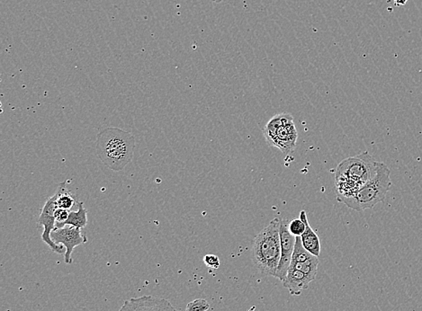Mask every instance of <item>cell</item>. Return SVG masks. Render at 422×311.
<instances>
[{"label":"cell","instance_id":"1","mask_svg":"<svg viewBox=\"0 0 422 311\" xmlns=\"http://www.w3.org/2000/svg\"><path fill=\"white\" fill-rule=\"evenodd\" d=\"M379 164L368 151L341 161L335 171L338 201L345 205L351 201L356 192L376 175Z\"/></svg>","mask_w":422,"mask_h":311},{"label":"cell","instance_id":"2","mask_svg":"<svg viewBox=\"0 0 422 311\" xmlns=\"http://www.w3.org/2000/svg\"><path fill=\"white\" fill-rule=\"evenodd\" d=\"M135 148V136L129 131L110 127L98 134V157L112 170H123L133 160Z\"/></svg>","mask_w":422,"mask_h":311},{"label":"cell","instance_id":"3","mask_svg":"<svg viewBox=\"0 0 422 311\" xmlns=\"http://www.w3.org/2000/svg\"><path fill=\"white\" fill-rule=\"evenodd\" d=\"M280 219L274 218L253 241L252 262L264 275L276 277L281 258Z\"/></svg>","mask_w":422,"mask_h":311},{"label":"cell","instance_id":"4","mask_svg":"<svg viewBox=\"0 0 422 311\" xmlns=\"http://www.w3.org/2000/svg\"><path fill=\"white\" fill-rule=\"evenodd\" d=\"M391 186L390 169L383 162H379L376 175L366 183L346 205L356 212L372 209L377 203L384 202Z\"/></svg>","mask_w":422,"mask_h":311},{"label":"cell","instance_id":"5","mask_svg":"<svg viewBox=\"0 0 422 311\" xmlns=\"http://www.w3.org/2000/svg\"><path fill=\"white\" fill-rule=\"evenodd\" d=\"M267 143L288 155L297 146V131L289 113L274 116L263 130Z\"/></svg>","mask_w":422,"mask_h":311},{"label":"cell","instance_id":"6","mask_svg":"<svg viewBox=\"0 0 422 311\" xmlns=\"http://www.w3.org/2000/svg\"><path fill=\"white\" fill-rule=\"evenodd\" d=\"M59 196L58 192L53 196L49 197L41 210L38 223L43 226L42 240L57 254H65L66 250L63 245H58L51 240V234L56 229V220H55V210L58 209L57 199Z\"/></svg>","mask_w":422,"mask_h":311},{"label":"cell","instance_id":"7","mask_svg":"<svg viewBox=\"0 0 422 311\" xmlns=\"http://www.w3.org/2000/svg\"><path fill=\"white\" fill-rule=\"evenodd\" d=\"M51 240L58 245H63L66 250L64 254V261L67 265L72 262V253L74 248L83 245L88 241V238L82 234L81 230L72 226L56 228L51 234Z\"/></svg>","mask_w":422,"mask_h":311},{"label":"cell","instance_id":"8","mask_svg":"<svg viewBox=\"0 0 422 311\" xmlns=\"http://www.w3.org/2000/svg\"><path fill=\"white\" fill-rule=\"evenodd\" d=\"M290 221L286 219H280V245H281V258L279 268H277L276 277L281 282H284L287 277L288 269L293 257L294 245H296L297 237L290 233L288 230Z\"/></svg>","mask_w":422,"mask_h":311},{"label":"cell","instance_id":"9","mask_svg":"<svg viewBox=\"0 0 422 311\" xmlns=\"http://www.w3.org/2000/svg\"><path fill=\"white\" fill-rule=\"evenodd\" d=\"M119 311H177L169 300L145 295L126 300Z\"/></svg>","mask_w":422,"mask_h":311},{"label":"cell","instance_id":"10","mask_svg":"<svg viewBox=\"0 0 422 311\" xmlns=\"http://www.w3.org/2000/svg\"><path fill=\"white\" fill-rule=\"evenodd\" d=\"M313 281V279L309 277L304 272L289 267L287 277L282 283L284 288L289 291L291 295L298 296L304 290L308 289L309 285Z\"/></svg>","mask_w":422,"mask_h":311},{"label":"cell","instance_id":"11","mask_svg":"<svg viewBox=\"0 0 422 311\" xmlns=\"http://www.w3.org/2000/svg\"><path fill=\"white\" fill-rule=\"evenodd\" d=\"M300 219L304 221L305 226H307V229H305L304 234L301 236L302 243H303L304 248L308 252H310L312 255H315V257H320L321 250L320 238L315 233L313 228L309 223L307 214L305 210H302L300 213Z\"/></svg>","mask_w":422,"mask_h":311},{"label":"cell","instance_id":"12","mask_svg":"<svg viewBox=\"0 0 422 311\" xmlns=\"http://www.w3.org/2000/svg\"><path fill=\"white\" fill-rule=\"evenodd\" d=\"M78 210H72L68 220L65 221L63 227L72 226L77 229H83L88 224V212L84 208L83 203H78Z\"/></svg>","mask_w":422,"mask_h":311},{"label":"cell","instance_id":"13","mask_svg":"<svg viewBox=\"0 0 422 311\" xmlns=\"http://www.w3.org/2000/svg\"><path fill=\"white\" fill-rule=\"evenodd\" d=\"M319 264H320L319 258H314V259H312V260L307 262H291L289 267L297 269V270L304 272V274L308 275L309 277L314 280L316 278Z\"/></svg>","mask_w":422,"mask_h":311},{"label":"cell","instance_id":"14","mask_svg":"<svg viewBox=\"0 0 422 311\" xmlns=\"http://www.w3.org/2000/svg\"><path fill=\"white\" fill-rule=\"evenodd\" d=\"M57 192L59 193L57 199L58 208L68 210L73 208L76 205V201H75L74 197L71 195V193L68 191L65 183H61L59 188H58Z\"/></svg>","mask_w":422,"mask_h":311},{"label":"cell","instance_id":"15","mask_svg":"<svg viewBox=\"0 0 422 311\" xmlns=\"http://www.w3.org/2000/svg\"><path fill=\"white\" fill-rule=\"evenodd\" d=\"M305 229H307V226H305V223L300 218L299 219L292 220L289 226H288V230L294 237H301L304 234Z\"/></svg>","mask_w":422,"mask_h":311},{"label":"cell","instance_id":"16","mask_svg":"<svg viewBox=\"0 0 422 311\" xmlns=\"http://www.w3.org/2000/svg\"><path fill=\"white\" fill-rule=\"evenodd\" d=\"M210 307L207 300L197 299L187 304L186 311H207Z\"/></svg>","mask_w":422,"mask_h":311},{"label":"cell","instance_id":"17","mask_svg":"<svg viewBox=\"0 0 422 311\" xmlns=\"http://www.w3.org/2000/svg\"><path fill=\"white\" fill-rule=\"evenodd\" d=\"M70 210L58 208L55 210L54 216L56 220V228H63V225L70 216Z\"/></svg>","mask_w":422,"mask_h":311},{"label":"cell","instance_id":"18","mask_svg":"<svg viewBox=\"0 0 422 311\" xmlns=\"http://www.w3.org/2000/svg\"><path fill=\"white\" fill-rule=\"evenodd\" d=\"M204 262L209 269L212 270H217L220 267V259L215 255H207L204 258Z\"/></svg>","mask_w":422,"mask_h":311},{"label":"cell","instance_id":"19","mask_svg":"<svg viewBox=\"0 0 422 311\" xmlns=\"http://www.w3.org/2000/svg\"><path fill=\"white\" fill-rule=\"evenodd\" d=\"M409 0H394L396 6H404Z\"/></svg>","mask_w":422,"mask_h":311},{"label":"cell","instance_id":"20","mask_svg":"<svg viewBox=\"0 0 422 311\" xmlns=\"http://www.w3.org/2000/svg\"><path fill=\"white\" fill-rule=\"evenodd\" d=\"M212 1L216 3V4H220V3L222 2V0H212Z\"/></svg>","mask_w":422,"mask_h":311}]
</instances>
